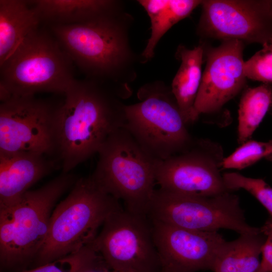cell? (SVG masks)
I'll return each instance as SVG.
<instances>
[{
    "label": "cell",
    "mask_w": 272,
    "mask_h": 272,
    "mask_svg": "<svg viewBox=\"0 0 272 272\" xmlns=\"http://www.w3.org/2000/svg\"><path fill=\"white\" fill-rule=\"evenodd\" d=\"M124 2L112 11L83 24L50 25L53 35L90 78L129 98L130 84L137 77L140 54L132 49V16Z\"/></svg>",
    "instance_id": "1"
},
{
    "label": "cell",
    "mask_w": 272,
    "mask_h": 272,
    "mask_svg": "<svg viewBox=\"0 0 272 272\" xmlns=\"http://www.w3.org/2000/svg\"><path fill=\"white\" fill-rule=\"evenodd\" d=\"M78 179L70 172H62L41 187L29 190L15 203L0 208L3 268L21 267L34 260L46 240L56 203Z\"/></svg>",
    "instance_id": "4"
},
{
    "label": "cell",
    "mask_w": 272,
    "mask_h": 272,
    "mask_svg": "<svg viewBox=\"0 0 272 272\" xmlns=\"http://www.w3.org/2000/svg\"><path fill=\"white\" fill-rule=\"evenodd\" d=\"M91 175L105 192L123 201L125 210L147 216L156 189L157 160L141 147L124 127L112 134L98 152Z\"/></svg>",
    "instance_id": "5"
},
{
    "label": "cell",
    "mask_w": 272,
    "mask_h": 272,
    "mask_svg": "<svg viewBox=\"0 0 272 272\" xmlns=\"http://www.w3.org/2000/svg\"><path fill=\"white\" fill-rule=\"evenodd\" d=\"M271 145L272 140L264 142L249 140L230 155L224 158L222 169L241 170L250 166L265 157Z\"/></svg>",
    "instance_id": "24"
},
{
    "label": "cell",
    "mask_w": 272,
    "mask_h": 272,
    "mask_svg": "<svg viewBox=\"0 0 272 272\" xmlns=\"http://www.w3.org/2000/svg\"><path fill=\"white\" fill-rule=\"evenodd\" d=\"M265 157L269 160H270L271 159H272V145L268 149L266 153Z\"/></svg>",
    "instance_id": "30"
},
{
    "label": "cell",
    "mask_w": 272,
    "mask_h": 272,
    "mask_svg": "<svg viewBox=\"0 0 272 272\" xmlns=\"http://www.w3.org/2000/svg\"><path fill=\"white\" fill-rule=\"evenodd\" d=\"M57 108L54 155L62 173L97 154L125 122L124 100L95 81L76 80Z\"/></svg>",
    "instance_id": "2"
},
{
    "label": "cell",
    "mask_w": 272,
    "mask_h": 272,
    "mask_svg": "<svg viewBox=\"0 0 272 272\" xmlns=\"http://www.w3.org/2000/svg\"><path fill=\"white\" fill-rule=\"evenodd\" d=\"M223 176L229 191L246 190L267 210L272 218V188L263 179L246 177L235 172L226 173Z\"/></svg>",
    "instance_id": "23"
},
{
    "label": "cell",
    "mask_w": 272,
    "mask_h": 272,
    "mask_svg": "<svg viewBox=\"0 0 272 272\" xmlns=\"http://www.w3.org/2000/svg\"><path fill=\"white\" fill-rule=\"evenodd\" d=\"M272 107V85L262 84L246 88L242 92L238 109L237 142L242 144L253 133Z\"/></svg>",
    "instance_id": "21"
},
{
    "label": "cell",
    "mask_w": 272,
    "mask_h": 272,
    "mask_svg": "<svg viewBox=\"0 0 272 272\" xmlns=\"http://www.w3.org/2000/svg\"><path fill=\"white\" fill-rule=\"evenodd\" d=\"M58 106L31 96H12L0 104V155H54Z\"/></svg>",
    "instance_id": "11"
},
{
    "label": "cell",
    "mask_w": 272,
    "mask_h": 272,
    "mask_svg": "<svg viewBox=\"0 0 272 272\" xmlns=\"http://www.w3.org/2000/svg\"><path fill=\"white\" fill-rule=\"evenodd\" d=\"M104 264H106L92 243L51 262L18 272H84Z\"/></svg>",
    "instance_id": "22"
},
{
    "label": "cell",
    "mask_w": 272,
    "mask_h": 272,
    "mask_svg": "<svg viewBox=\"0 0 272 272\" xmlns=\"http://www.w3.org/2000/svg\"><path fill=\"white\" fill-rule=\"evenodd\" d=\"M227 192L211 196L187 195L155 189L147 216L151 220L201 232L231 230L239 234L261 233L246 221L238 196Z\"/></svg>",
    "instance_id": "8"
},
{
    "label": "cell",
    "mask_w": 272,
    "mask_h": 272,
    "mask_svg": "<svg viewBox=\"0 0 272 272\" xmlns=\"http://www.w3.org/2000/svg\"><path fill=\"white\" fill-rule=\"evenodd\" d=\"M222 146L209 139H194L186 151L157 160L156 183L164 190L187 195L211 196L229 191L221 173Z\"/></svg>",
    "instance_id": "10"
},
{
    "label": "cell",
    "mask_w": 272,
    "mask_h": 272,
    "mask_svg": "<svg viewBox=\"0 0 272 272\" xmlns=\"http://www.w3.org/2000/svg\"><path fill=\"white\" fill-rule=\"evenodd\" d=\"M151 23V35L141 53V63L150 61L155 55L157 44L165 33L175 24L188 17L202 1L139 0Z\"/></svg>",
    "instance_id": "19"
},
{
    "label": "cell",
    "mask_w": 272,
    "mask_h": 272,
    "mask_svg": "<svg viewBox=\"0 0 272 272\" xmlns=\"http://www.w3.org/2000/svg\"><path fill=\"white\" fill-rule=\"evenodd\" d=\"M270 160H272V159H271Z\"/></svg>",
    "instance_id": "33"
},
{
    "label": "cell",
    "mask_w": 272,
    "mask_h": 272,
    "mask_svg": "<svg viewBox=\"0 0 272 272\" xmlns=\"http://www.w3.org/2000/svg\"><path fill=\"white\" fill-rule=\"evenodd\" d=\"M262 233L240 235L226 241L218 257L214 272H255L260 267L259 255L265 241Z\"/></svg>",
    "instance_id": "20"
},
{
    "label": "cell",
    "mask_w": 272,
    "mask_h": 272,
    "mask_svg": "<svg viewBox=\"0 0 272 272\" xmlns=\"http://www.w3.org/2000/svg\"><path fill=\"white\" fill-rule=\"evenodd\" d=\"M93 245L108 267L119 272H164L151 221L122 208L106 219Z\"/></svg>",
    "instance_id": "9"
},
{
    "label": "cell",
    "mask_w": 272,
    "mask_h": 272,
    "mask_svg": "<svg viewBox=\"0 0 272 272\" xmlns=\"http://www.w3.org/2000/svg\"><path fill=\"white\" fill-rule=\"evenodd\" d=\"M175 56L180 65L170 87L188 125L197 120L194 106L202 77L203 46L200 43L189 49L180 44L177 47Z\"/></svg>",
    "instance_id": "16"
},
{
    "label": "cell",
    "mask_w": 272,
    "mask_h": 272,
    "mask_svg": "<svg viewBox=\"0 0 272 272\" xmlns=\"http://www.w3.org/2000/svg\"><path fill=\"white\" fill-rule=\"evenodd\" d=\"M73 62L53 35L38 28L0 64V89L12 96L64 94L76 79Z\"/></svg>",
    "instance_id": "6"
},
{
    "label": "cell",
    "mask_w": 272,
    "mask_h": 272,
    "mask_svg": "<svg viewBox=\"0 0 272 272\" xmlns=\"http://www.w3.org/2000/svg\"><path fill=\"white\" fill-rule=\"evenodd\" d=\"M255 272H266L265 271L263 270L262 269H261L260 267Z\"/></svg>",
    "instance_id": "31"
},
{
    "label": "cell",
    "mask_w": 272,
    "mask_h": 272,
    "mask_svg": "<svg viewBox=\"0 0 272 272\" xmlns=\"http://www.w3.org/2000/svg\"><path fill=\"white\" fill-rule=\"evenodd\" d=\"M265 4L268 14L272 18V0H265Z\"/></svg>",
    "instance_id": "29"
},
{
    "label": "cell",
    "mask_w": 272,
    "mask_h": 272,
    "mask_svg": "<svg viewBox=\"0 0 272 272\" xmlns=\"http://www.w3.org/2000/svg\"><path fill=\"white\" fill-rule=\"evenodd\" d=\"M84 272H119L110 269L106 264L89 269Z\"/></svg>",
    "instance_id": "28"
},
{
    "label": "cell",
    "mask_w": 272,
    "mask_h": 272,
    "mask_svg": "<svg viewBox=\"0 0 272 272\" xmlns=\"http://www.w3.org/2000/svg\"><path fill=\"white\" fill-rule=\"evenodd\" d=\"M117 0L30 1L41 22L52 25L83 24L106 14L121 3Z\"/></svg>",
    "instance_id": "17"
},
{
    "label": "cell",
    "mask_w": 272,
    "mask_h": 272,
    "mask_svg": "<svg viewBox=\"0 0 272 272\" xmlns=\"http://www.w3.org/2000/svg\"><path fill=\"white\" fill-rule=\"evenodd\" d=\"M55 166L54 160L43 154L26 152L0 155V208L18 201Z\"/></svg>",
    "instance_id": "15"
},
{
    "label": "cell",
    "mask_w": 272,
    "mask_h": 272,
    "mask_svg": "<svg viewBox=\"0 0 272 272\" xmlns=\"http://www.w3.org/2000/svg\"><path fill=\"white\" fill-rule=\"evenodd\" d=\"M150 220L164 272L213 271L226 241L218 231H193Z\"/></svg>",
    "instance_id": "14"
},
{
    "label": "cell",
    "mask_w": 272,
    "mask_h": 272,
    "mask_svg": "<svg viewBox=\"0 0 272 272\" xmlns=\"http://www.w3.org/2000/svg\"><path fill=\"white\" fill-rule=\"evenodd\" d=\"M260 267L266 272H272V241L266 237L262 247Z\"/></svg>",
    "instance_id": "26"
},
{
    "label": "cell",
    "mask_w": 272,
    "mask_h": 272,
    "mask_svg": "<svg viewBox=\"0 0 272 272\" xmlns=\"http://www.w3.org/2000/svg\"><path fill=\"white\" fill-rule=\"evenodd\" d=\"M40 22L30 1H0V64Z\"/></svg>",
    "instance_id": "18"
},
{
    "label": "cell",
    "mask_w": 272,
    "mask_h": 272,
    "mask_svg": "<svg viewBox=\"0 0 272 272\" xmlns=\"http://www.w3.org/2000/svg\"><path fill=\"white\" fill-rule=\"evenodd\" d=\"M245 43L222 40L217 47L204 48L206 64L194 106L197 120L201 114H212L246 88L243 50Z\"/></svg>",
    "instance_id": "13"
},
{
    "label": "cell",
    "mask_w": 272,
    "mask_h": 272,
    "mask_svg": "<svg viewBox=\"0 0 272 272\" xmlns=\"http://www.w3.org/2000/svg\"><path fill=\"white\" fill-rule=\"evenodd\" d=\"M271 110H272V107L271 108Z\"/></svg>",
    "instance_id": "32"
},
{
    "label": "cell",
    "mask_w": 272,
    "mask_h": 272,
    "mask_svg": "<svg viewBox=\"0 0 272 272\" xmlns=\"http://www.w3.org/2000/svg\"><path fill=\"white\" fill-rule=\"evenodd\" d=\"M200 6V37L272 43V18L265 0H206Z\"/></svg>",
    "instance_id": "12"
},
{
    "label": "cell",
    "mask_w": 272,
    "mask_h": 272,
    "mask_svg": "<svg viewBox=\"0 0 272 272\" xmlns=\"http://www.w3.org/2000/svg\"><path fill=\"white\" fill-rule=\"evenodd\" d=\"M137 96L138 102L125 106L124 126L147 153L164 160L191 147L194 139L170 87L161 81L147 83Z\"/></svg>",
    "instance_id": "7"
},
{
    "label": "cell",
    "mask_w": 272,
    "mask_h": 272,
    "mask_svg": "<svg viewBox=\"0 0 272 272\" xmlns=\"http://www.w3.org/2000/svg\"><path fill=\"white\" fill-rule=\"evenodd\" d=\"M260 228L262 233L272 241V218H270Z\"/></svg>",
    "instance_id": "27"
},
{
    "label": "cell",
    "mask_w": 272,
    "mask_h": 272,
    "mask_svg": "<svg viewBox=\"0 0 272 272\" xmlns=\"http://www.w3.org/2000/svg\"><path fill=\"white\" fill-rule=\"evenodd\" d=\"M121 209L119 200L103 190L91 176L78 178L52 212L46 240L34 260L36 265L92 243L107 217Z\"/></svg>",
    "instance_id": "3"
},
{
    "label": "cell",
    "mask_w": 272,
    "mask_h": 272,
    "mask_svg": "<svg viewBox=\"0 0 272 272\" xmlns=\"http://www.w3.org/2000/svg\"><path fill=\"white\" fill-rule=\"evenodd\" d=\"M247 79L272 84V43H265L244 63Z\"/></svg>",
    "instance_id": "25"
}]
</instances>
